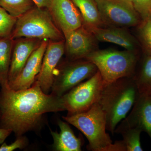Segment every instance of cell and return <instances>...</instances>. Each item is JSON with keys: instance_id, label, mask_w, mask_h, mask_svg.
Returning <instances> with one entry per match:
<instances>
[{"instance_id": "25", "label": "cell", "mask_w": 151, "mask_h": 151, "mask_svg": "<svg viewBox=\"0 0 151 151\" xmlns=\"http://www.w3.org/2000/svg\"><path fill=\"white\" fill-rule=\"evenodd\" d=\"M27 139L26 137L19 136L17 137L16 140L10 145L3 143L0 147V151H13L17 149L22 150L27 146Z\"/></svg>"}, {"instance_id": "3", "label": "cell", "mask_w": 151, "mask_h": 151, "mask_svg": "<svg viewBox=\"0 0 151 151\" xmlns=\"http://www.w3.org/2000/svg\"><path fill=\"white\" fill-rule=\"evenodd\" d=\"M65 122L81 131L88 140V150L92 151H122L120 141L113 143L107 133L106 115L98 103L89 110L63 116Z\"/></svg>"}, {"instance_id": "17", "label": "cell", "mask_w": 151, "mask_h": 151, "mask_svg": "<svg viewBox=\"0 0 151 151\" xmlns=\"http://www.w3.org/2000/svg\"><path fill=\"white\" fill-rule=\"evenodd\" d=\"M78 9L83 20V26L89 29L103 24L95 0H71Z\"/></svg>"}, {"instance_id": "7", "label": "cell", "mask_w": 151, "mask_h": 151, "mask_svg": "<svg viewBox=\"0 0 151 151\" xmlns=\"http://www.w3.org/2000/svg\"><path fill=\"white\" fill-rule=\"evenodd\" d=\"M104 86L102 76L98 70L91 78L61 96L68 114L81 113L89 110L98 102Z\"/></svg>"}, {"instance_id": "18", "label": "cell", "mask_w": 151, "mask_h": 151, "mask_svg": "<svg viewBox=\"0 0 151 151\" xmlns=\"http://www.w3.org/2000/svg\"><path fill=\"white\" fill-rule=\"evenodd\" d=\"M14 39L9 36L0 37V85L9 87V73L10 66Z\"/></svg>"}, {"instance_id": "20", "label": "cell", "mask_w": 151, "mask_h": 151, "mask_svg": "<svg viewBox=\"0 0 151 151\" xmlns=\"http://www.w3.org/2000/svg\"><path fill=\"white\" fill-rule=\"evenodd\" d=\"M133 78L139 94L151 95V55L145 58L139 72Z\"/></svg>"}, {"instance_id": "12", "label": "cell", "mask_w": 151, "mask_h": 151, "mask_svg": "<svg viewBox=\"0 0 151 151\" xmlns=\"http://www.w3.org/2000/svg\"><path fill=\"white\" fill-rule=\"evenodd\" d=\"M48 42L47 40H43L40 45L32 52L18 76L9 83L11 89L14 90H23L32 86L40 71Z\"/></svg>"}, {"instance_id": "1", "label": "cell", "mask_w": 151, "mask_h": 151, "mask_svg": "<svg viewBox=\"0 0 151 151\" xmlns=\"http://www.w3.org/2000/svg\"><path fill=\"white\" fill-rule=\"evenodd\" d=\"M65 111L62 97L44 93L35 81L28 89L0 91V128L12 130L17 137L40 126L45 114Z\"/></svg>"}, {"instance_id": "22", "label": "cell", "mask_w": 151, "mask_h": 151, "mask_svg": "<svg viewBox=\"0 0 151 151\" xmlns=\"http://www.w3.org/2000/svg\"><path fill=\"white\" fill-rule=\"evenodd\" d=\"M17 20L0 5V37L11 35Z\"/></svg>"}, {"instance_id": "4", "label": "cell", "mask_w": 151, "mask_h": 151, "mask_svg": "<svg viewBox=\"0 0 151 151\" xmlns=\"http://www.w3.org/2000/svg\"><path fill=\"white\" fill-rule=\"evenodd\" d=\"M84 59L97 67L104 85L121 78L134 77L137 60L134 51L127 50H96Z\"/></svg>"}, {"instance_id": "27", "label": "cell", "mask_w": 151, "mask_h": 151, "mask_svg": "<svg viewBox=\"0 0 151 151\" xmlns=\"http://www.w3.org/2000/svg\"><path fill=\"white\" fill-rule=\"evenodd\" d=\"M12 132L10 129L0 128V144H2Z\"/></svg>"}, {"instance_id": "21", "label": "cell", "mask_w": 151, "mask_h": 151, "mask_svg": "<svg viewBox=\"0 0 151 151\" xmlns=\"http://www.w3.org/2000/svg\"><path fill=\"white\" fill-rule=\"evenodd\" d=\"M0 5L17 19L36 6L33 0H0Z\"/></svg>"}, {"instance_id": "10", "label": "cell", "mask_w": 151, "mask_h": 151, "mask_svg": "<svg viewBox=\"0 0 151 151\" xmlns=\"http://www.w3.org/2000/svg\"><path fill=\"white\" fill-rule=\"evenodd\" d=\"M63 34L65 39V52L68 60L84 59L90 52L96 50L94 49L96 39L83 25Z\"/></svg>"}, {"instance_id": "16", "label": "cell", "mask_w": 151, "mask_h": 151, "mask_svg": "<svg viewBox=\"0 0 151 151\" xmlns=\"http://www.w3.org/2000/svg\"><path fill=\"white\" fill-rule=\"evenodd\" d=\"M59 132L50 130L53 138V148L57 151H81L83 142L80 137L76 136L67 122L59 120L58 122Z\"/></svg>"}, {"instance_id": "8", "label": "cell", "mask_w": 151, "mask_h": 151, "mask_svg": "<svg viewBox=\"0 0 151 151\" xmlns=\"http://www.w3.org/2000/svg\"><path fill=\"white\" fill-rule=\"evenodd\" d=\"M103 24L129 27L139 23V15L130 0H95Z\"/></svg>"}, {"instance_id": "2", "label": "cell", "mask_w": 151, "mask_h": 151, "mask_svg": "<svg viewBox=\"0 0 151 151\" xmlns=\"http://www.w3.org/2000/svg\"><path fill=\"white\" fill-rule=\"evenodd\" d=\"M133 77H125L104 85L98 102L106 115V128L112 134L132 109L139 95Z\"/></svg>"}, {"instance_id": "24", "label": "cell", "mask_w": 151, "mask_h": 151, "mask_svg": "<svg viewBox=\"0 0 151 151\" xmlns=\"http://www.w3.org/2000/svg\"><path fill=\"white\" fill-rule=\"evenodd\" d=\"M144 20L140 28V34L146 46L151 52V17Z\"/></svg>"}, {"instance_id": "15", "label": "cell", "mask_w": 151, "mask_h": 151, "mask_svg": "<svg viewBox=\"0 0 151 151\" xmlns=\"http://www.w3.org/2000/svg\"><path fill=\"white\" fill-rule=\"evenodd\" d=\"M87 29L97 40L115 44L127 50H134L135 41L134 37L123 28L95 27Z\"/></svg>"}, {"instance_id": "23", "label": "cell", "mask_w": 151, "mask_h": 151, "mask_svg": "<svg viewBox=\"0 0 151 151\" xmlns=\"http://www.w3.org/2000/svg\"><path fill=\"white\" fill-rule=\"evenodd\" d=\"M133 6L143 19L151 17V0H130Z\"/></svg>"}, {"instance_id": "9", "label": "cell", "mask_w": 151, "mask_h": 151, "mask_svg": "<svg viewBox=\"0 0 151 151\" xmlns=\"http://www.w3.org/2000/svg\"><path fill=\"white\" fill-rule=\"evenodd\" d=\"M65 51L64 40H49L40 71L35 81L46 94L51 91L55 71Z\"/></svg>"}, {"instance_id": "13", "label": "cell", "mask_w": 151, "mask_h": 151, "mask_svg": "<svg viewBox=\"0 0 151 151\" xmlns=\"http://www.w3.org/2000/svg\"><path fill=\"white\" fill-rule=\"evenodd\" d=\"M43 40L27 37L14 40L9 73V83L18 76L29 57Z\"/></svg>"}, {"instance_id": "6", "label": "cell", "mask_w": 151, "mask_h": 151, "mask_svg": "<svg viewBox=\"0 0 151 151\" xmlns=\"http://www.w3.org/2000/svg\"><path fill=\"white\" fill-rule=\"evenodd\" d=\"M97 71L94 64L85 59L68 60L60 65L59 63L55 71L51 93L61 97Z\"/></svg>"}, {"instance_id": "26", "label": "cell", "mask_w": 151, "mask_h": 151, "mask_svg": "<svg viewBox=\"0 0 151 151\" xmlns=\"http://www.w3.org/2000/svg\"><path fill=\"white\" fill-rule=\"evenodd\" d=\"M35 6L40 8L49 9L52 0H33Z\"/></svg>"}, {"instance_id": "5", "label": "cell", "mask_w": 151, "mask_h": 151, "mask_svg": "<svg viewBox=\"0 0 151 151\" xmlns=\"http://www.w3.org/2000/svg\"><path fill=\"white\" fill-rule=\"evenodd\" d=\"M62 32L48 9L35 6L17 19L10 36L14 40L27 37L59 41L63 40Z\"/></svg>"}, {"instance_id": "14", "label": "cell", "mask_w": 151, "mask_h": 151, "mask_svg": "<svg viewBox=\"0 0 151 151\" xmlns=\"http://www.w3.org/2000/svg\"><path fill=\"white\" fill-rule=\"evenodd\" d=\"M120 122L139 128L151 140V95L139 94L129 114Z\"/></svg>"}, {"instance_id": "19", "label": "cell", "mask_w": 151, "mask_h": 151, "mask_svg": "<svg viewBox=\"0 0 151 151\" xmlns=\"http://www.w3.org/2000/svg\"><path fill=\"white\" fill-rule=\"evenodd\" d=\"M142 132L139 128L127 126L121 122L118 124L115 131V133L122 135V141L126 151H143L140 142Z\"/></svg>"}, {"instance_id": "11", "label": "cell", "mask_w": 151, "mask_h": 151, "mask_svg": "<svg viewBox=\"0 0 151 151\" xmlns=\"http://www.w3.org/2000/svg\"><path fill=\"white\" fill-rule=\"evenodd\" d=\"M48 10L63 33L77 29L83 25L81 14L71 0H52Z\"/></svg>"}]
</instances>
